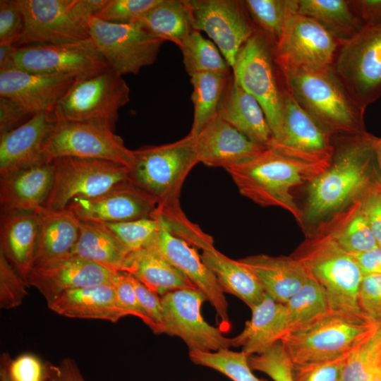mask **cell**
<instances>
[{
    "label": "cell",
    "instance_id": "6da1fadb",
    "mask_svg": "<svg viewBox=\"0 0 381 381\" xmlns=\"http://www.w3.org/2000/svg\"><path fill=\"white\" fill-rule=\"evenodd\" d=\"M329 165L309 162L267 148L255 157L226 169L239 193L262 207H279L302 224L303 214L292 190L310 182Z\"/></svg>",
    "mask_w": 381,
    "mask_h": 381
},
{
    "label": "cell",
    "instance_id": "c3c4849f",
    "mask_svg": "<svg viewBox=\"0 0 381 381\" xmlns=\"http://www.w3.org/2000/svg\"><path fill=\"white\" fill-rule=\"evenodd\" d=\"M160 0H108L95 18L113 23H131L159 4Z\"/></svg>",
    "mask_w": 381,
    "mask_h": 381
},
{
    "label": "cell",
    "instance_id": "d590c367",
    "mask_svg": "<svg viewBox=\"0 0 381 381\" xmlns=\"http://www.w3.org/2000/svg\"><path fill=\"white\" fill-rule=\"evenodd\" d=\"M297 13L320 23L342 44L355 37L365 25L350 1L298 0Z\"/></svg>",
    "mask_w": 381,
    "mask_h": 381
},
{
    "label": "cell",
    "instance_id": "4dcf8cb0",
    "mask_svg": "<svg viewBox=\"0 0 381 381\" xmlns=\"http://www.w3.org/2000/svg\"><path fill=\"white\" fill-rule=\"evenodd\" d=\"M250 320L237 336L233 337L234 347H242L248 356L260 354L280 341L287 331L285 304L265 294L252 309Z\"/></svg>",
    "mask_w": 381,
    "mask_h": 381
},
{
    "label": "cell",
    "instance_id": "277c9868",
    "mask_svg": "<svg viewBox=\"0 0 381 381\" xmlns=\"http://www.w3.org/2000/svg\"><path fill=\"white\" fill-rule=\"evenodd\" d=\"M378 326L365 316L330 311L288 331L280 339L293 364L329 360L349 353Z\"/></svg>",
    "mask_w": 381,
    "mask_h": 381
},
{
    "label": "cell",
    "instance_id": "1f68e13d",
    "mask_svg": "<svg viewBox=\"0 0 381 381\" xmlns=\"http://www.w3.org/2000/svg\"><path fill=\"white\" fill-rule=\"evenodd\" d=\"M35 212L39 233L33 267L71 255L79 237L80 220L68 209L54 210L42 206Z\"/></svg>",
    "mask_w": 381,
    "mask_h": 381
},
{
    "label": "cell",
    "instance_id": "60d3db41",
    "mask_svg": "<svg viewBox=\"0 0 381 381\" xmlns=\"http://www.w3.org/2000/svg\"><path fill=\"white\" fill-rule=\"evenodd\" d=\"M190 360L195 365L207 367L232 381H264L256 377L248 364V356L242 351L229 349L217 351H189Z\"/></svg>",
    "mask_w": 381,
    "mask_h": 381
},
{
    "label": "cell",
    "instance_id": "ba28073f",
    "mask_svg": "<svg viewBox=\"0 0 381 381\" xmlns=\"http://www.w3.org/2000/svg\"><path fill=\"white\" fill-rule=\"evenodd\" d=\"M293 256L322 288L332 310L364 316L358 306L363 274L351 255L326 235L305 243Z\"/></svg>",
    "mask_w": 381,
    "mask_h": 381
},
{
    "label": "cell",
    "instance_id": "8992f818",
    "mask_svg": "<svg viewBox=\"0 0 381 381\" xmlns=\"http://www.w3.org/2000/svg\"><path fill=\"white\" fill-rule=\"evenodd\" d=\"M130 183L151 196L157 207L179 204L183 183L198 162L194 138L188 134L174 143L133 150Z\"/></svg>",
    "mask_w": 381,
    "mask_h": 381
},
{
    "label": "cell",
    "instance_id": "6125c7cd",
    "mask_svg": "<svg viewBox=\"0 0 381 381\" xmlns=\"http://www.w3.org/2000/svg\"><path fill=\"white\" fill-rule=\"evenodd\" d=\"M10 358L8 353L1 356L0 381H12L8 373V361Z\"/></svg>",
    "mask_w": 381,
    "mask_h": 381
},
{
    "label": "cell",
    "instance_id": "816d5d0a",
    "mask_svg": "<svg viewBox=\"0 0 381 381\" xmlns=\"http://www.w3.org/2000/svg\"><path fill=\"white\" fill-rule=\"evenodd\" d=\"M24 29V18L16 0L0 1V44H15Z\"/></svg>",
    "mask_w": 381,
    "mask_h": 381
},
{
    "label": "cell",
    "instance_id": "52a82bcc",
    "mask_svg": "<svg viewBox=\"0 0 381 381\" xmlns=\"http://www.w3.org/2000/svg\"><path fill=\"white\" fill-rule=\"evenodd\" d=\"M108 0H16L24 18L15 46L54 44L90 38L89 22Z\"/></svg>",
    "mask_w": 381,
    "mask_h": 381
},
{
    "label": "cell",
    "instance_id": "d6a6232c",
    "mask_svg": "<svg viewBox=\"0 0 381 381\" xmlns=\"http://www.w3.org/2000/svg\"><path fill=\"white\" fill-rule=\"evenodd\" d=\"M123 272L131 274L158 295L178 289H196L182 272L152 247L131 251Z\"/></svg>",
    "mask_w": 381,
    "mask_h": 381
},
{
    "label": "cell",
    "instance_id": "b9f144b4",
    "mask_svg": "<svg viewBox=\"0 0 381 381\" xmlns=\"http://www.w3.org/2000/svg\"><path fill=\"white\" fill-rule=\"evenodd\" d=\"M381 368V337L377 331L353 350L346 359L342 381H368Z\"/></svg>",
    "mask_w": 381,
    "mask_h": 381
},
{
    "label": "cell",
    "instance_id": "f546056e",
    "mask_svg": "<svg viewBox=\"0 0 381 381\" xmlns=\"http://www.w3.org/2000/svg\"><path fill=\"white\" fill-rule=\"evenodd\" d=\"M198 248L202 250V261L214 274L224 293L236 296L250 309L262 300L265 293L255 274L238 260L231 259L218 251L210 235Z\"/></svg>",
    "mask_w": 381,
    "mask_h": 381
},
{
    "label": "cell",
    "instance_id": "681fc988",
    "mask_svg": "<svg viewBox=\"0 0 381 381\" xmlns=\"http://www.w3.org/2000/svg\"><path fill=\"white\" fill-rule=\"evenodd\" d=\"M363 315L377 326L381 325V274L363 275L358 292Z\"/></svg>",
    "mask_w": 381,
    "mask_h": 381
},
{
    "label": "cell",
    "instance_id": "91938a15",
    "mask_svg": "<svg viewBox=\"0 0 381 381\" xmlns=\"http://www.w3.org/2000/svg\"><path fill=\"white\" fill-rule=\"evenodd\" d=\"M359 266L363 275L381 274V248L377 246L365 252L350 254Z\"/></svg>",
    "mask_w": 381,
    "mask_h": 381
},
{
    "label": "cell",
    "instance_id": "4fadbf2b",
    "mask_svg": "<svg viewBox=\"0 0 381 381\" xmlns=\"http://www.w3.org/2000/svg\"><path fill=\"white\" fill-rule=\"evenodd\" d=\"M63 157L108 160L129 169L135 159L133 150L114 131L94 123L57 120L43 145L42 158L52 162Z\"/></svg>",
    "mask_w": 381,
    "mask_h": 381
},
{
    "label": "cell",
    "instance_id": "bcb514c9",
    "mask_svg": "<svg viewBox=\"0 0 381 381\" xmlns=\"http://www.w3.org/2000/svg\"><path fill=\"white\" fill-rule=\"evenodd\" d=\"M325 361L294 364V381H342V372L349 354Z\"/></svg>",
    "mask_w": 381,
    "mask_h": 381
},
{
    "label": "cell",
    "instance_id": "003e7915",
    "mask_svg": "<svg viewBox=\"0 0 381 381\" xmlns=\"http://www.w3.org/2000/svg\"><path fill=\"white\" fill-rule=\"evenodd\" d=\"M380 188H381V183H380Z\"/></svg>",
    "mask_w": 381,
    "mask_h": 381
},
{
    "label": "cell",
    "instance_id": "4316f807",
    "mask_svg": "<svg viewBox=\"0 0 381 381\" xmlns=\"http://www.w3.org/2000/svg\"><path fill=\"white\" fill-rule=\"evenodd\" d=\"M238 260L255 274L265 294L283 304L309 277L304 265L293 255L274 257L259 254Z\"/></svg>",
    "mask_w": 381,
    "mask_h": 381
},
{
    "label": "cell",
    "instance_id": "5b68a950",
    "mask_svg": "<svg viewBox=\"0 0 381 381\" xmlns=\"http://www.w3.org/2000/svg\"><path fill=\"white\" fill-rule=\"evenodd\" d=\"M275 42L257 28L240 49L231 69L236 81L261 105L277 143L282 135L287 87L276 61Z\"/></svg>",
    "mask_w": 381,
    "mask_h": 381
},
{
    "label": "cell",
    "instance_id": "94428289",
    "mask_svg": "<svg viewBox=\"0 0 381 381\" xmlns=\"http://www.w3.org/2000/svg\"><path fill=\"white\" fill-rule=\"evenodd\" d=\"M17 47L13 44H0V72L7 71L16 68L15 54Z\"/></svg>",
    "mask_w": 381,
    "mask_h": 381
},
{
    "label": "cell",
    "instance_id": "11a10c76",
    "mask_svg": "<svg viewBox=\"0 0 381 381\" xmlns=\"http://www.w3.org/2000/svg\"><path fill=\"white\" fill-rule=\"evenodd\" d=\"M126 274L142 308L157 326L159 334H162V307L161 298L158 296V294L147 288L133 276L128 273Z\"/></svg>",
    "mask_w": 381,
    "mask_h": 381
},
{
    "label": "cell",
    "instance_id": "603a6c76",
    "mask_svg": "<svg viewBox=\"0 0 381 381\" xmlns=\"http://www.w3.org/2000/svg\"><path fill=\"white\" fill-rule=\"evenodd\" d=\"M56 121L54 111L40 112L0 135V178L43 162V145Z\"/></svg>",
    "mask_w": 381,
    "mask_h": 381
},
{
    "label": "cell",
    "instance_id": "cb8c5ba5",
    "mask_svg": "<svg viewBox=\"0 0 381 381\" xmlns=\"http://www.w3.org/2000/svg\"><path fill=\"white\" fill-rule=\"evenodd\" d=\"M193 138L198 162L225 169L267 148L251 141L218 115Z\"/></svg>",
    "mask_w": 381,
    "mask_h": 381
},
{
    "label": "cell",
    "instance_id": "44dd1931",
    "mask_svg": "<svg viewBox=\"0 0 381 381\" xmlns=\"http://www.w3.org/2000/svg\"><path fill=\"white\" fill-rule=\"evenodd\" d=\"M66 209L80 221L112 223L152 218L157 202L129 182L97 197L75 198Z\"/></svg>",
    "mask_w": 381,
    "mask_h": 381
},
{
    "label": "cell",
    "instance_id": "484cf974",
    "mask_svg": "<svg viewBox=\"0 0 381 381\" xmlns=\"http://www.w3.org/2000/svg\"><path fill=\"white\" fill-rule=\"evenodd\" d=\"M217 115L251 141L271 148L275 139L258 100L232 75L219 103Z\"/></svg>",
    "mask_w": 381,
    "mask_h": 381
},
{
    "label": "cell",
    "instance_id": "8fae6325",
    "mask_svg": "<svg viewBox=\"0 0 381 381\" xmlns=\"http://www.w3.org/2000/svg\"><path fill=\"white\" fill-rule=\"evenodd\" d=\"M332 69L351 97L365 111L381 97V22L364 25L343 43Z\"/></svg>",
    "mask_w": 381,
    "mask_h": 381
},
{
    "label": "cell",
    "instance_id": "9a60e30c",
    "mask_svg": "<svg viewBox=\"0 0 381 381\" xmlns=\"http://www.w3.org/2000/svg\"><path fill=\"white\" fill-rule=\"evenodd\" d=\"M206 298L196 289H182L162 296L163 333L181 339L189 351H217L234 347L233 338L208 324L201 313Z\"/></svg>",
    "mask_w": 381,
    "mask_h": 381
},
{
    "label": "cell",
    "instance_id": "7a4b0ae2",
    "mask_svg": "<svg viewBox=\"0 0 381 381\" xmlns=\"http://www.w3.org/2000/svg\"><path fill=\"white\" fill-rule=\"evenodd\" d=\"M373 138L367 133L349 135L334 148L329 166L309 182L304 219L320 220L363 195L375 185Z\"/></svg>",
    "mask_w": 381,
    "mask_h": 381
},
{
    "label": "cell",
    "instance_id": "680465c9",
    "mask_svg": "<svg viewBox=\"0 0 381 381\" xmlns=\"http://www.w3.org/2000/svg\"><path fill=\"white\" fill-rule=\"evenodd\" d=\"M350 3L365 25L381 22V0H356Z\"/></svg>",
    "mask_w": 381,
    "mask_h": 381
},
{
    "label": "cell",
    "instance_id": "f35d334b",
    "mask_svg": "<svg viewBox=\"0 0 381 381\" xmlns=\"http://www.w3.org/2000/svg\"><path fill=\"white\" fill-rule=\"evenodd\" d=\"M185 69L189 76L199 73L230 74L231 67L216 44L193 31L179 47Z\"/></svg>",
    "mask_w": 381,
    "mask_h": 381
},
{
    "label": "cell",
    "instance_id": "f907efd6",
    "mask_svg": "<svg viewBox=\"0 0 381 381\" xmlns=\"http://www.w3.org/2000/svg\"><path fill=\"white\" fill-rule=\"evenodd\" d=\"M113 286L118 301L128 316L133 315L140 318L154 333L159 334L157 326L139 303L127 274L119 272Z\"/></svg>",
    "mask_w": 381,
    "mask_h": 381
},
{
    "label": "cell",
    "instance_id": "836d02e7",
    "mask_svg": "<svg viewBox=\"0 0 381 381\" xmlns=\"http://www.w3.org/2000/svg\"><path fill=\"white\" fill-rule=\"evenodd\" d=\"M130 252L101 224L80 220L79 237L71 255L123 272Z\"/></svg>",
    "mask_w": 381,
    "mask_h": 381
},
{
    "label": "cell",
    "instance_id": "7dc6e473",
    "mask_svg": "<svg viewBox=\"0 0 381 381\" xmlns=\"http://www.w3.org/2000/svg\"><path fill=\"white\" fill-rule=\"evenodd\" d=\"M28 287L26 281L0 252V307L9 310L19 306L28 295Z\"/></svg>",
    "mask_w": 381,
    "mask_h": 381
},
{
    "label": "cell",
    "instance_id": "db71d44e",
    "mask_svg": "<svg viewBox=\"0 0 381 381\" xmlns=\"http://www.w3.org/2000/svg\"><path fill=\"white\" fill-rule=\"evenodd\" d=\"M360 207L379 247L381 248V188L377 183L363 195Z\"/></svg>",
    "mask_w": 381,
    "mask_h": 381
},
{
    "label": "cell",
    "instance_id": "8d00e7d4",
    "mask_svg": "<svg viewBox=\"0 0 381 381\" xmlns=\"http://www.w3.org/2000/svg\"><path fill=\"white\" fill-rule=\"evenodd\" d=\"M231 73H199L190 76L193 121L188 133L195 137L217 115Z\"/></svg>",
    "mask_w": 381,
    "mask_h": 381
},
{
    "label": "cell",
    "instance_id": "be15d7a7",
    "mask_svg": "<svg viewBox=\"0 0 381 381\" xmlns=\"http://www.w3.org/2000/svg\"><path fill=\"white\" fill-rule=\"evenodd\" d=\"M373 147L375 162L381 172V138H373Z\"/></svg>",
    "mask_w": 381,
    "mask_h": 381
},
{
    "label": "cell",
    "instance_id": "ab89813d",
    "mask_svg": "<svg viewBox=\"0 0 381 381\" xmlns=\"http://www.w3.org/2000/svg\"><path fill=\"white\" fill-rule=\"evenodd\" d=\"M243 3L254 25L276 42L298 7V0H245Z\"/></svg>",
    "mask_w": 381,
    "mask_h": 381
},
{
    "label": "cell",
    "instance_id": "9f6ffc18",
    "mask_svg": "<svg viewBox=\"0 0 381 381\" xmlns=\"http://www.w3.org/2000/svg\"><path fill=\"white\" fill-rule=\"evenodd\" d=\"M32 116L13 100L0 97V135L18 128Z\"/></svg>",
    "mask_w": 381,
    "mask_h": 381
},
{
    "label": "cell",
    "instance_id": "30bf717a",
    "mask_svg": "<svg viewBox=\"0 0 381 381\" xmlns=\"http://www.w3.org/2000/svg\"><path fill=\"white\" fill-rule=\"evenodd\" d=\"M51 190L43 207L64 210L75 198H95L130 182V169L98 159L63 157L52 161Z\"/></svg>",
    "mask_w": 381,
    "mask_h": 381
},
{
    "label": "cell",
    "instance_id": "74e56055",
    "mask_svg": "<svg viewBox=\"0 0 381 381\" xmlns=\"http://www.w3.org/2000/svg\"><path fill=\"white\" fill-rule=\"evenodd\" d=\"M285 307L286 332L332 311L324 290L310 274L306 282L285 303Z\"/></svg>",
    "mask_w": 381,
    "mask_h": 381
},
{
    "label": "cell",
    "instance_id": "7402d4cb",
    "mask_svg": "<svg viewBox=\"0 0 381 381\" xmlns=\"http://www.w3.org/2000/svg\"><path fill=\"white\" fill-rule=\"evenodd\" d=\"M76 79L66 75L32 73L16 68L0 72V97L13 100L32 115L52 112Z\"/></svg>",
    "mask_w": 381,
    "mask_h": 381
},
{
    "label": "cell",
    "instance_id": "d4e9b609",
    "mask_svg": "<svg viewBox=\"0 0 381 381\" xmlns=\"http://www.w3.org/2000/svg\"><path fill=\"white\" fill-rule=\"evenodd\" d=\"M52 162L43 161L0 178L1 213L36 212L51 190Z\"/></svg>",
    "mask_w": 381,
    "mask_h": 381
},
{
    "label": "cell",
    "instance_id": "d6986e66",
    "mask_svg": "<svg viewBox=\"0 0 381 381\" xmlns=\"http://www.w3.org/2000/svg\"><path fill=\"white\" fill-rule=\"evenodd\" d=\"M331 135L287 89L282 138L271 148L304 161L329 165L334 152Z\"/></svg>",
    "mask_w": 381,
    "mask_h": 381
},
{
    "label": "cell",
    "instance_id": "ac0fdd59",
    "mask_svg": "<svg viewBox=\"0 0 381 381\" xmlns=\"http://www.w3.org/2000/svg\"><path fill=\"white\" fill-rule=\"evenodd\" d=\"M155 216L159 222L158 229L147 247L155 249L204 294L216 311L219 327L224 333L230 331L228 303L214 274L203 263L194 247L173 234L157 213Z\"/></svg>",
    "mask_w": 381,
    "mask_h": 381
},
{
    "label": "cell",
    "instance_id": "6f0895ef",
    "mask_svg": "<svg viewBox=\"0 0 381 381\" xmlns=\"http://www.w3.org/2000/svg\"><path fill=\"white\" fill-rule=\"evenodd\" d=\"M49 381H85L76 363L71 358H65L58 365L46 366Z\"/></svg>",
    "mask_w": 381,
    "mask_h": 381
},
{
    "label": "cell",
    "instance_id": "e7e4bbea",
    "mask_svg": "<svg viewBox=\"0 0 381 381\" xmlns=\"http://www.w3.org/2000/svg\"><path fill=\"white\" fill-rule=\"evenodd\" d=\"M368 381H381V368L372 376Z\"/></svg>",
    "mask_w": 381,
    "mask_h": 381
},
{
    "label": "cell",
    "instance_id": "e575fe53",
    "mask_svg": "<svg viewBox=\"0 0 381 381\" xmlns=\"http://www.w3.org/2000/svg\"><path fill=\"white\" fill-rule=\"evenodd\" d=\"M136 21L157 37L179 47L195 30L188 0H160Z\"/></svg>",
    "mask_w": 381,
    "mask_h": 381
},
{
    "label": "cell",
    "instance_id": "83f0119b",
    "mask_svg": "<svg viewBox=\"0 0 381 381\" xmlns=\"http://www.w3.org/2000/svg\"><path fill=\"white\" fill-rule=\"evenodd\" d=\"M58 315L80 319H98L112 322L128 316L120 306L113 284H102L62 293L47 303Z\"/></svg>",
    "mask_w": 381,
    "mask_h": 381
},
{
    "label": "cell",
    "instance_id": "f5cc1de1",
    "mask_svg": "<svg viewBox=\"0 0 381 381\" xmlns=\"http://www.w3.org/2000/svg\"><path fill=\"white\" fill-rule=\"evenodd\" d=\"M8 373L12 381H45L46 366L35 355L24 353L8 358Z\"/></svg>",
    "mask_w": 381,
    "mask_h": 381
},
{
    "label": "cell",
    "instance_id": "ffe728a7",
    "mask_svg": "<svg viewBox=\"0 0 381 381\" xmlns=\"http://www.w3.org/2000/svg\"><path fill=\"white\" fill-rule=\"evenodd\" d=\"M118 272L68 255L35 265L26 282L29 286L35 287L44 296L47 303L70 290L97 284H113Z\"/></svg>",
    "mask_w": 381,
    "mask_h": 381
},
{
    "label": "cell",
    "instance_id": "5bb4252c",
    "mask_svg": "<svg viewBox=\"0 0 381 381\" xmlns=\"http://www.w3.org/2000/svg\"><path fill=\"white\" fill-rule=\"evenodd\" d=\"M342 43L315 20L291 14L275 42L274 56L281 70L332 67Z\"/></svg>",
    "mask_w": 381,
    "mask_h": 381
},
{
    "label": "cell",
    "instance_id": "f6af8a7d",
    "mask_svg": "<svg viewBox=\"0 0 381 381\" xmlns=\"http://www.w3.org/2000/svg\"><path fill=\"white\" fill-rule=\"evenodd\" d=\"M248 364L253 370L264 373L274 381H294V364L280 341L260 354L248 356Z\"/></svg>",
    "mask_w": 381,
    "mask_h": 381
},
{
    "label": "cell",
    "instance_id": "2e32d148",
    "mask_svg": "<svg viewBox=\"0 0 381 381\" xmlns=\"http://www.w3.org/2000/svg\"><path fill=\"white\" fill-rule=\"evenodd\" d=\"M17 68L43 75L84 78L109 67L91 38L70 43L17 47Z\"/></svg>",
    "mask_w": 381,
    "mask_h": 381
},
{
    "label": "cell",
    "instance_id": "e0dca14e",
    "mask_svg": "<svg viewBox=\"0 0 381 381\" xmlns=\"http://www.w3.org/2000/svg\"><path fill=\"white\" fill-rule=\"evenodd\" d=\"M188 2L195 30L207 34L232 68L240 49L257 29L243 1L188 0Z\"/></svg>",
    "mask_w": 381,
    "mask_h": 381
},
{
    "label": "cell",
    "instance_id": "f1b7e54d",
    "mask_svg": "<svg viewBox=\"0 0 381 381\" xmlns=\"http://www.w3.org/2000/svg\"><path fill=\"white\" fill-rule=\"evenodd\" d=\"M38 233L37 212L1 213L0 252L25 281L33 267Z\"/></svg>",
    "mask_w": 381,
    "mask_h": 381
},
{
    "label": "cell",
    "instance_id": "3957f363",
    "mask_svg": "<svg viewBox=\"0 0 381 381\" xmlns=\"http://www.w3.org/2000/svg\"><path fill=\"white\" fill-rule=\"evenodd\" d=\"M281 71L296 101L332 134L366 133L364 110L351 97L332 67Z\"/></svg>",
    "mask_w": 381,
    "mask_h": 381
},
{
    "label": "cell",
    "instance_id": "9c48e42d",
    "mask_svg": "<svg viewBox=\"0 0 381 381\" xmlns=\"http://www.w3.org/2000/svg\"><path fill=\"white\" fill-rule=\"evenodd\" d=\"M130 89L110 67L77 78L56 105L57 120L90 123L115 131L119 109L128 103Z\"/></svg>",
    "mask_w": 381,
    "mask_h": 381
},
{
    "label": "cell",
    "instance_id": "7c38bea8",
    "mask_svg": "<svg viewBox=\"0 0 381 381\" xmlns=\"http://www.w3.org/2000/svg\"><path fill=\"white\" fill-rule=\"evenodd\" d=\"M89 35L109 67L123 75L137 74L157 60L165 42L141 23H113L93 17Z\"/></svg>",
    "mask_w": 381,
    "mask_h": 381
},
{
    "label": "cell",
    "instance_id": "7bdbcfd3",
    "mask_svg": "<svg viewBox=\"0 0 381 381\" xmlns=\"http://www.w3.org/2000/svg\"><path fill=\"white\" fill-rule=\"evenodd\" d=\"M327 236L349 254L365 252L378 246L361 210L360 202L356 204L354 212L345 224L339 230Z\"/></svg>",
    "mask_w": 381,
    "mask_h": 381
},
{
    "label": "cell",
    "instance_id": "ee69618b",
    "mask_svg": "<svg viewBox=\"0 0 381 381\" xmlns=\"http://www.w3.org/2000/svg\"><path fill=\"white\" fill-rule=\"evenodd\" d=\"M99 224L130 251L147 248L153 240L159 225L155 215L152 218Z\"/></svg>",
    "mask_w": 381,
    "mask_h": 381
},
{
    "label": "cell",
    "instance_id": "03108f58",
    "mask_svg": "<svg viewBox=\"0 0 381 381\" xmlns=\"http://www.w3.org/2000/svg\"><path fill=\"white\" fill-rule=\"evenodd\" d=\"M377 332L379 333V334L381 337V325H379L378 327H377Z\"/></svg>",
    "mask_w": 381,
    "mask_h": 381
}]
</instances>
